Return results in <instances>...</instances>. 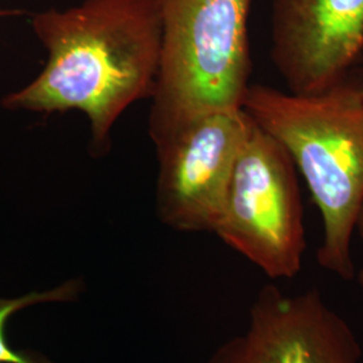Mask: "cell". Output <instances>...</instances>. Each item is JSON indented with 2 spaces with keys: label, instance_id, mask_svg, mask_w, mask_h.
Here are the masks:
<instances>
[{
  "label": "cell",
  "instance_id": "obj_8",
  "mask_svg": "<svg viewBox=\"0 0 363 363\" xmlns=\"http://www.w3.org/2000/svg\"><path fill=\"white\" fill-rule=\"evenodd\" d=\"M81 283L66 280L60 286L45 291H31L18 298H0V363H49L35 355L13 349L7 339V325L16 312L28 307L50 303H65L78 296Z\"/></svg>",
  "mask_w": 363,
  "mask_h": 363
},
{
  "label": "cell",
  "instance_id": "obj_7",
  "mask_svg": "<svg viewBox=\"0 0 363 363\" xmlns=\"http://www.w3.org/2000/svg\"><path fill=\"white\" fill-rule=\"evenodd\" d=\"M363 52V0H272V61L289 91L347 77Z\"/></svg>",
  "mask_w": 363,
  "mask_h": 363
},
{
  "label": "cell",
  "instance_id": "obj_9",
  "mask_svg": "<svg viewBox=\"0 0 363 363\" xmlns=\"http://www.w3.org/2000/svg\"><path fill=\"white\" fill-rule=\"evenodd\" d=\"M355 232L358 233V235L361 237V240L363 241V205L359 211V216H358V220H357V226H355Z\"/></svg>",
  "mask_w": 363,
  "mask_h": 363
},
{
  "label": "cell",
  "instance_id": "obj_2",
  "mask_svg": "<svg viewBox=\"0 0 363 363\" xmlns=\"http://www.w3.org/2000/svg\"><path fill=\"white\" fill-rule=\"evenodd\" d=\"M241 108L286 148L323 220L318 262L355 277L351 242L363 205V74L313 94L249 85Z\"/></svg>",
  "mask_w": 363,
  "mask_h": 363
},
{
  "label": "cell",
  "instance_id": "obj_5",
  "mask_svg": "<svg viewBox=\"0 0 363 363\" xmlns=\"http://www.w3.org/2000/svg\"><path fill=\"white\" fill-rule=\"evenodd\" d=\"M250 125L242 108L213 112L156 145V210L164 225L182 233H214Z\"/></svg>",
  "mask_w": 363,
  "mask_h": 363
},
{
  "label": "cell",
  "instance_id": "obj_11",
  "mask_svg": "<svg viewBox=\"0 0 363 363\" xmlns=\"http://www.w3.org/2000/svg\"><path fill=\"white\" fill-rule=\"evenodd\" d=\"M355 277H357V280H358V284H359V288L362 289L363 292V268L359 271V272L355 274Z\"/></svg>",
  "mask_w": 363,
  "mask_h": 363
},
{
  "label": "cell",
  "instance_id": "obj_1",
  "mask_svg": "<svg viewBox=\"0 0 363 363\" xmlns=\"http://www.w3.org/2000/svg\"><path fill=\"white\" fill-rule=\"evenodd\" d=\"M46 50L42 72L3 97L9 111L54 115L77 111L104 154L118 118L152 99L160 67L162 25L156 0H82L31 16Z\"/></svg>",
  "mask_w": 363,
  "mask_h": 363
},
{
  "label": "cell",
  "instance_id": "obj_3",
  "mask_svg": "<svg viewBox=\"0 0 363 363\" xmlns=\"http://www.w3.org/2000/svg\"><path fill=\"white\" fill-rule=\"evenodd\" d=\"M162 55L148 133L163 143L194 118L241 108L252 0H156Z\"/></svg>",
  "mask_w": 363,
  "mask_h": 363
},
{
  "label": "cell",
  "instance_id": "obj_6",
  "mask_svg": "<svg viewBox=\"0 0 363 363\" xmlns=\"http://www.w3.org/2000/svg\"><path fill=\"white\" fill-rule=\"evenodd\" d=\"M208 363H363V350L318 289L286 294L265 286L245 331L222 343Z\"/></svg>",
  "mask_w": 363,
  "mask_h": 363
},
{
  "label": "cell",
  "instance_id": "obj_10",
  "mask_svg": "<svg viewBox=\"0 0 363 363\" xmlns=\"http://www.w3.org/2000/svg\"><path fill=\"white\" fill-rule=\"evenodd\" d=\"M22 11H19V10H3V9H0V19H3V18H7V16H13V15H21Z\"/></svg>",
  "mask_w": 363,
  "mask_h": 363
},
{
  "label": "cell",
  "instance_id": "obj_4",
  "mask_svg": "<svg viewBox=\"0 0 363 363\" xmlns=\"http://www.w3.org/2000/svg\"><path fill=\"white\" fill-rule=\"evenodd\" d=\"M214 234L269 279H294L301 271L306 232L296 166L253 120Z\"/></svg>",
  "mask_w": 363,
  "mask_h": 363
}]
</instances>
